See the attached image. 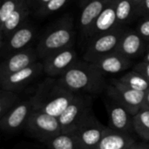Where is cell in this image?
<instances>
[{"label": "cell", "mask_w": 149, "mask_h": 149, "mask_svg": "<svg viewBox=\"0 0 149 149\" xmlns=\"http://www.w3.org/2000/svg\"><path fill=\"white\" fill-rule=\"evenodd\" d=\"M31 2H32V1H33V0H31Z\"/></svg>", "instance_id": "37"}, {"label": "cell", "mask_w": 149, "mask_h": 149, "mask_svg": "<svg viewBox=\"0 0 149 149\" xmlns=\"http://www.w3.org/2000/svg\"><path fill=\"white\" fill-rule=\"evenodd\" d=\"M75 40V29L71 17H65L53 27L44 33L36 46L38 58H45L48 55L73 46Z\"/></svg>", "instance_id": "3"}, {"label": "cell", "mask_w": 149, "mask_h": 149, "mask_svg": "<svg viewBox=\"0 0 149 149\" xmlns=\"http://www.w3.org/2000/svg\"><path fill=\"white\" fill-rule=\"evenodd\" d=\"M31 7V0H23L18 7L9 16L6 21L0 24V43H3L17 29L28 21Z\"/></svg>", "instance_id": "15"}, {"label": "cell", "mask_w": 149, "mask_h": 149, "mask_svg": "<svg viewBox=\"0 0 149 149\" xmlns=\"http://www.w3.org/2000/svg\"><path fill=\"white\" fill-rule=\"evenodd\" d=\"M49 1H51V0H33L31 2V5L33 8H36V10H38V8L42 7L45 3H47Z\"/></svg>", "instance_id": "31"}, {"label": "cell", "mask_w": 149, "mask_h": 149, "mask_svg": "<svg viewBox=\"0 0 149 149\" xmlns=\"http://www.w3.org/2000/svg\"><path fill=\"white\" fill-rule=\"evenodd\" d=\"M44 72L50 78L60 77L76 62L77 52L73 46L55 52L42 59Z\"/></svg>", "instance_id": "8"}, {"label": "cell", "mask_w": 149, "mask_h": 149, "mask_svg": "<svg viewBox=\"0 0 149 149\" xmlns=\"http://www.w3.org/2000/svg\"><path fill=\"white\" fill-rule=\"evenodd\" d=\"M104 75L120 73L132 65V59L118 52H113L93 63Z\"/></svg>", "instance_id": "17"}, {"label": "cell", "mask_w": 149, "mask_h": 149, "mask_svg": "<svg viewBox=\"0 0 149 149\" xmlns=\"http://www.w3.org/2000/svg\"><path fill=\"white\" fill-rule=\"evenodd\" d=\"M50 149H80L75 135L70 134H61L45 143Z\"/></svg>", "instance_id": "24"}, {"label": "cell", "mask_w": 149, "mask_h": 149, "mask_svg": "<svg viewBox=\"0 0 149 149\" xmlns=\"http://www.w3.org/2000/svg\"><path fill=\"white\" fill-rule=\"evenodd\" d=\"M106 107L108 113L109 127L114 131L128 134L134 131L133 115L121 105L110 98L106 102Z\"/></svg>", "instance_id": "14"}, {"label": "cell", "mask_w": 149, "mask_h": 149, "mask_svg": "<svg viewBox=\"0 0 149 149\" xmlns=\"http://www.w3.org/2000/svg\"><path fill=\"white\" fill-rule=\"evenodd\" d=\"M105 75L87 61L76 62L65 73L58 78V83L75 93L97 94L107 89Z\"/></svg>", "instance_id": "1"}, {"label": "cell", "mask_w": 149, "mask_h": 149, "mask_svg": "<svg viewBox=\"0 0 149 149\" xmlns=\"http://www.w3.org/2000/svg\"><path fill=\"white\" fill-rule=\"evenodd\" d=\"M146 41H149V16H145L136 26L135 30Z\"/></svg>", "instance_id": "28"}, {"label": "cell", "mask_w": 149, "mask_h": 149, "mask_svg": "<svg viewBox=\"0 0 149 149\" xmlns=\"http://www.w3.org/2000/svg\"><path fill=\"white\" fill-rule=\"evenodd\" d=\"M135 144V140L128 134L110 129L93 149H127Z\"/></svg>", "instance_id": "20"}, {"label": "cell", "mask_w": 149, "mask_h": 149, "mask_svg": "<svg viewBox=\"0 0 149 149\" xmlns=\"http://www.w3.org/2000/svg\"><path fill=\"white\" fill-rule=\"evenodd\" d=\"M37 34V27L26 21L23 25L17 29L1 44L3 52L6 54H13L19 51L28 48Z\"/></svg>", "instance_id": "11"}, {"label": "cell", "mask_w": 149, "mask_h": 149, "mask_svg": "<svg viewBox=\"0 0 149 149\" xmlns=\"http://www.w3.org/2000/svg\"><path fill=\"white\" fill-rule=\"evenodd\" d=\"M116 0L112 1L107 3V5L101 11L98 18L96 19L91 31L89 34V40L93 38L112 31L117 25V17H116V9H115Z\"/></svg>", "instance_id": "19"}, {"label": "cell", "mask_w": 149, "mask_h": 149, "mask_svg": "<svg viewBox=\"0 0 149 149\" xmlns=\"http://www.w3.org/2000/svg\"><path fill=\"white\" fill-rule=\"evenodd\" d=\"M108 3L110 2L107 0H89L82 5L79 22V31L82 37L88 38L96 19Z\"/></svg>", "instance_id": "16"}, {"label": "cell", "mask_w": 149, "mask_h": 149, "mask_svg": "<svg viewBox=\"0 0 149 149\" xmlns=\"http://www.w3.org/2000/svg\"><path fill=\"white\" fill-rule=\"evenodd\" d=\"M108 2H112V1H114V0H107Z\"/></svg>", "instance_id": "35"}, {"label": "cell", "mask_w": 149, "mask_h": 149, "mask_svg": "<svg viewBox=\"0 0 149 149\" xmlns=\"http://www.w3.org/2000/svg\"><path fill=\"white\" fill-rule=\"evenodd\" d=\"M77 94L63 87L58 79L49 77L38 86L30 99L33 110L58 118Z\"/></svg>", "instance_id": "2"}, {"label": "cell", "mask_w": 149, "mask_h": 149, "mask_svg": "<svg viewBox=\"0 0 149 149\" xmlns=\"http://www.w3.org/2000/svg\"><path fill=\"white\" fill-rule=\"evenodd\" d=\"M118 79L123 84L127 85V86L138 91L147 92L149 89L148 80L142 74H141L135 70H133L124 74Z\"/></svg>", "instance_id": "23"}, {"label": "cell", "mask_w": 149, "mask_h": 149, "mask_svg": "<svg viewBox=\"0 0 149 149\" xmlns=\"http://www.w3.org/2000/svg\"><path fill=\"white\" fill-rule=\"evenodd\" d=\"M143 60L149 62V48H148V52H147V54H146V55H145V57H144V59H143Z\"/></svg>", "instance_id": "34"}, {"label": "cell", "mask_w": 149, "mask_h": 149, "mask_svg": "<svg viewBox=\"0 0 149 149\" xmlns=\"http://www.w3.org/2000/svg\"><path fill=\"white\" fill-rule=\"evenodd\" d=\"M23 0H2L0 6V24H3L9 16L18 7Z\"/></svg>", "instance_id": "27"}, {"label": "cell", "mask_w": 149, "mask_h": 149, "mask_svg": "<svg viewBox=\"0 0 149 149\" xmlns=\"http://www.w3.org/2000/svg\"><path fill=\"white\" fill-rule=\"evenodd\" d=\"M142 107H146L149 109V89L146 92V97H145V101H144V105Z\"/></svg>", "instance_id": "32"}, {"label": "cell", "mask_w": 149, "mask_h": 149, "mask_svg": "<svg viewBox=\"0 0 149 149\" xmlns=\"http://www.w3.org/2000/svg\"><path fill=\"white\" fill-rule=\"evenodd\" d=\"M110 129L100 124L93 114L72 134L75 135L79 148L93 149Z\"/></svg>", "instance_id": "9"}, {"label": "cell", "mask_w": 149, "mask_h": 149, "mask_svg": "<svg viewBox=\"0 0 149 149\" xmlns=\"http://www.w3.org/2000/svg\"><path fill=\"white\" fill-rule=\"evenodd\" d=\"M146 40L136 31H125L116 52L133 59L139 57L145 49Z\"/></svg>", "instance_id": "18"}, {"label": "cell", "mask_w": 149, "mask_h": 149, "mask_svg": "<svg viewBox=\"0 0 149 149\" xmlns=\"http://www.w3.org/2000/svg\"><path fill=\"white\" fill-rule=\"evenodd\" d=\"M134 131L142 140L149 141V109L142 107L133 117Z\"/></svg>", "instance_id": "22"}, {"label": "cell", "mask_w": 149, "mask_h": 149, "mask_svg": "<svg viewBox=\"0 0 149 149\" xmlns=\"http://www.w3.org/2000/svg\"><path fill=\"white\" fill-rule=\"evenodd\" d=\"M124 32V29L121 27H116L110 31L99 35L89 40L84 54V60L93 63L103 56L115 52Z\"/></svg>", "instance_id": "7"}, {"label": "cell", "mask_w": 149, "mask_h": 149, "mask_svg": "<svg viewBox=\"0 0 149 149\" xmlns=\"http://www.w3.org/2000/svg\"><path fill=\"white\" fill-rule=\"evenodd\" d=\"M127 149H149V147H145V146H137L136 144H134L130 148Z\"/></svg>", "instance_id": "33"}, {"label": "cell", "mask_w": 149, "mask_h": 149, "mask_svg": "<svg viewBox=\"0 0 149 149\" xmlns=\"http://www.w3.org/2000/svg\"><path fill=\"white\" fill-rule=\"evenodd\" d=\"M93 113V99L88 94L78 93L67 108L58 118L62 134L75 132Z\"/></svg>", "instance_id": "4"}, {"label": "cell", "mask_w": 149, "mask_h": 149, "mask_svg": "<svg viewBox=\"0 0 149 149\" xmlns=\"http://www.w3.org/2000/svg\"><path fill=\"white\" fill-rule=\"evenodd\" d=\"M42 72H44L43 64L42 62L38 61L24 69L1 77L0 84L2 89L13 92L22 90L36 78H38Z\"/></svg>", "instance_id": "10"}, {"label": "cell", "mask_w": 149, "mask_h": 149, "mask_svg": "<svg viewBox=\"0 0 149 149\" xmlns=\"http://www.w3.org/2000/svg\"><path fill=\"white\" fill-rule=\"evenodd\" d=\"M25 127L30 134L45 144L62 134L58 118L36 110H32Z\"/></svg>", "instance_id": "5"}, {"label": "cell", "mask_w": 149, "mask_h": 149, "mask_svg": "<svg viewBox=\"0 0 149 149\" xmlns=\"http://www.w3.org/2000/svg\"><path fill=\"white\" fill-rule=\"evenodd\" d=\"M140 14L149 16V0H141L139 3Z\"/></svg>", "instance_id": "30"}, {"label": "cell", "mask_w": 149, "mask_h": 149, "mask_svg": "<svg viewBox=\"0 0 149 149\" xmlns=\"http://www.w3.org/2000/svg\"><path fill=\"white\" fill-rule=\"evenodd\" d=\"M68 1L69 0H51L42 7L38 8L37 10V14L39 17H46L51 15L63 8Z\"/></svg>", "instance_id": "26"}, {"label": "cell", "mask_w": 149, "mask_h": 149, "mask_svg": "<svg viewBox=\"0 0 149 149\" xmlns=\"http://www.w3.org/2000/svg\"><path fill=\"white\" fill-rule=\"evenodd\" d=\"M38 59L37 51L32 47H28L10 54L0 65V78L24 69L38 62Z\"/></svg>", "instance_id": "13"}, {"label": "cell", "mask_w": 149, "mask_h": 149, "mask_svg": "<svg viewBox=\"0 0 149 149\" xmlns=\"http://www.w3.org/2000/svg\"><path fill=\"white\" fill-rule=\"evenodd\" d=\"M148 48H149V41H148Z\"/></svg>", "instance_id": "36"}, {"label": "cell", "mask_w": 149, "mask_h": 149, "mask_svg": "<svg viewBox=\"0 0 149 149\" xmlns=\"http://www.w3.org/2000/svg\"><path fill=\"white\" fill-rule=\"evenodd\" d=\"M107 93L109 98L125 107L133 116L142 108L146 97V92L133 89L119 79L111 80Z\"/></svg>", "instance_id": "6"}, {"label": "cell", "mask_w": 149, "mask_h": 149, "mask_svg": "<svg viewBox=\"0 0 149 149\" xmlns=\"http://www.w3.org/2000/svg\"><path fill=\"white\" fill-rule=\"evenodd\" d=\"M33 110L31 99L18 102L0 119V127L4 133H13L26 124Z\"/></svg>", "instance_id": "12"}, {"label": "cell", "mask_w": 149, "mask_h": 149, "mask_svg": "<svg viewBox=\"0 0 149 149\" xmlns=\"http://www.w3.org/2000/svg\"><path fill=\"white\" fill-rule=\"evenodd\" d=\"M18 103V97L16 92L1 89L0 92V119L3 118Z\"/></svg>", "instance_id": "25"}, {"label": "cell", "mask_w": 149, "mask_h": 149, "mask_svg": "<svg viewBox=\"0 0 149 149\" xmlns=\"http://www.w3.org/2000/svg\"><path fill=\"white\" fill-rule=\"evenodd\" d=\"M134 70L137 71L138 72H140L141 74H142L149 81V62L148 61H141L139 64H137Z\"/></svg>", "instance_id": "29"}, {"label": "cell", "mask_w": 149, "mask_h": 149, "mask_svg": "<svg viewBox=\"0 0 149 149\" xmlns=\"http://www.w3.org/2000/svg\"><path fill=\"white\" fill-rule=\"evenodd\" d=\"M117 25L129 23L136 15L140 14L139 3L136 0H116L115 4Z\"/></svg>", "instance_id": "21"}]
</instances>
